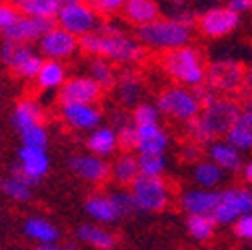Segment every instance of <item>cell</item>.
I'll list each match as a JSON object with an SVG mask.
<instances>
[{
	"label": "cell",
	"mask_w": 252,
	"mask_h": 250,
	"mask_svg": "<svg viewBox=\"0 0 252 250\" xmlns=\"http://www.w3.org/2000/svg\"><path fill=\"white\" fill-rule=\"evenodd\" d=\"M216 202H218V192L214 188L188 190L180 198V206L188 214H212Z\"/></svg>",
	"instance_id": "24"
},
{
	"label": "cell",
	"mask_w": 252,
	"mask_h": 250,
	"mask_svg": "<svg viewBox=\"0 0 252 250\" xmlns=\"http://www.w3.org/2000/svg\"><path fill=\"white\" fill-rule=\"evenodd\" d=\"M84 210L96 224H112V222L120 220V214H118L110 194H98V192L90 194L84 202Z\"/></svg>",
	"instance_id": "21"
},
{
	"label": "cell",
	"mask_w": 252,
	"mask_h": 250,
	"mask_svg": "<svg viewBox=\"0 0 252 250\" xmlns=\"http://www.w3.org/2000/svg\"><path fill=\"white\" fill-rule=\"evenodd\" d=\"M162 70L176 82H180L188 88H196V86L204 84L206 64L202 60V54L194 46L186 44V46L164 52Z\"/></svg>",
	"instance_id": "4"
},
{
	"label": "cell",
	"mask_w": 252,
	"mask_h": 250,
	"mask_svg": "<svg viewBox=\"0 0 252 250\" xmlns=\"http://www.w3.org/2000/svg\"><path fill=\"white\" fill-rule=\"evenodd\" d=\"M160 114L174 118L178 122H190L200 112V102L194 96V90L188 86H170L160 92L158 100H156Z\"/></svg>",
	"instance_id": "6"
},
{
	"label": "cell",
	"mask_w": 252,
	"mask_h": 250,
	"mask_svg": "<svg viewBox=\"0 0 252 250\" xmlns=\"http://www.w3.org/2000/svg\"><path fill=\"white\" fill-rule=\"evenodd\" d=\"M160 110L156 104H150V102H138L134 108H132V122L134 124H154L160 120Z\"/></svg>",
	"instance_id": "38"
},
{
	"label": "cell",
	"mask_w": 252,
	"mask_h": 250,
	"mask_svg": "<svg viewBox=\"0 0 252 250\" xmlns=\"http://www.w3.org/2000/svg\"><path fill=\"white\" fill-rule=\"evenodd\" d=\"M68 168L80 180L90 184H102L110 178V164L106 158H100L96 154H74L68 158Z\"/></svg>",
	"instance_id": "16"
},
{
	"label": "cell",
	"mask_w": 252,
	"mask_h": 250,
	"mask_svg": "<svg viewBox=\"0 0 252 250\" xmlns=\"http://www.w3.org/2000/svg\"><path fill=\"white\" fill-rule=\"evenodd\" d=\"M54 24L64 28L66 32L74 34L76 38H80L98 28L100 14L86 2H74V4L60 6V10L54 18Z\"/></svg>",
	"instance_id": "9"
},
{
	"label": "cell",
	"mask_w": 252,
	"mask_h": 250,
	"mask_svg": "<svg viewBox=\"0 0 252 250\" xmlns=\"http://www.w3.org/2000/svg\"><path fill=\"white\" fill-rule=\"evenodd\" d=\"M224 170L212 160H198L194 166V182L200 188H216L222 182Z\"/></svg>",
	"instance_id": "34"
},
{
	"label": "cell",
	"mask_w": 252,
	"mask_h": 250,
	"mask_svg": "<svg viewBox=\"0 0 252 250\" xmlns=\"http://www.w3.org/2000/svg\"><path fill=\"white\" fill-rule=\"evenodd\" d=\"M6 2L12 4L18 10V14L34 16V18L54 20L60 10L58 0H6Z\"/></svg>",
	"instance_id": "29"
},
{
	"label": "cell",
	"mask_w": 252,
	"mask_h": 250,
	"mask_svg": "<svg viewBox=\"0 0 252 250\" xmlns=\"http://www.w3.org/2000/svg\"><path fill=\"white\" fill-rule=\"evenodd\" d=\"M208 156L214 164H218L222 170L236 172L242 168V156L240 150H236L230 142L226 140H212L208 148Z\"/></svg>",
	"instance_id": "26"
},
{
	"label": "cell",
	"mask_w": 252,
	"mask_h": 250,
	"mask_svg": "<svg viewBox=\"0 0 252 250\" xmlns=\"http://www.w3.org/2000/svg\"><path fill=\"white\" fill-rule=\"evenodd\" d=\"M138 174H140L138 158H136V154H132V152H122L118 158L110 164V178H114V182L120 184V186L130 184Z\"/></svg>",
	"instance_id": "31"
},
{
	"label": "cell",
	"mask_w": 252,
	"mask_h": 250,
	"mask_svg": "<svg viewBox=\"0 0 252 250\" xmlns=\"http://www.w3.org/2000/svg\"><path fill=\"white\" fill-rule=\"evenodd\" d=\"M242 88H246V92L252 96V64L244 70V84H242Z\"/></svg>",
	"instance_id": "46"
},
{
	"label": "cell",
	"mask_w": 252,
	"mask_h": 250,
	"mask_svg": "<svg viewBox=\"0 0 252 250\" xmlns=\"http://www.w3.org/2000/svg\"><path fill=\"white\" fill-rule=\"evenodd\" d=\"M86 148L90 154H96L100 158H108L118 148V138L116 130L112 126H98L92 128L86 136Z\"/></svg>",
	"instance_id": "22"
},
{
	"label": "cell",
	"mask_w": 252,
	"mask_h": 250,
	"mask_svg": "<svg viewBox=\"0 0 252 250\" xmlns=\"http://www.w3.org/2000/svg\"><path fill=\"white\" fill-rule=\"evenodd\" d=\"M52 26H54V20L18 14L16 20L2 32V38L22 42V44H36Z\"/></svg>",
	"instance_id": "14"
},
{
	"label": "cell",
	"mask_w": 252,
	"mask_h": 250,
	"mask_svg": "<svg viewBox=\"0 0 252 250\" xmlns=\"http://www.w3.org/2000/svg\"><path fill=\"white\" fill-rule=\"evenodd\" d=\"M252 212V190L244 186H232L218 192V202L212 210L216 224H232L242 214Z\"/></svg>",
	"instance_id": "10"
},
{
	"label": "cell",
	"mask_w": 252,
	"mask_h": 250,
	"mask_svg": "<svg viewBox=\"0 0 252 250\" xmlns=\"http://www.w3.org/2000/svg\"><path fill=\"white\" fill-rule=\"evenodd\" d=\"M238 110H240V104H236L232 98L216 96L212 102H208L200 108L196 118L186 122L190 138L196 144H210L212 140L226 136Z\"/></svg>",
	"instance_id": "2"
},
{
	"label": "cell",
	"mask_w": 252,
	"mask_h": 250,
	"mask_svg": "<svg viewBox=\"0 0 252 250\" xmlns=\"http://www.w3.org/2000/svg\"><path fill=\"white\" fill-rule=\"evenodd\" d=\"M110 198H112V202H114L120 218L132 216L134 212H138V208H136V204L132 200L130 190H114V192H110Z\"/></svg>",
	"instance_id": "39"
},
{
	"label": "cell",
	"mask_w": 252,
	"mask_h": 250,
	"mask_svg": "<svg viewBox=\"0 0 252 250\" xmlns=\"http://www.w3.org/2000/svg\"><path fill=\"white\" fill-rule=\"evenodd\" d=\"M226 6L230 10H234L236 14H244V12L252 10V0H228Z\"/></svg>",
	"instance_id": "44"
},
{
	"label": "cell",
	"mask_w": 252,
	"mask_h": 250,
	"mask_svg": "<svg viewBox=\"0 0 252 250\" xmlns=\"http://www.w3.org/2000/svg\"><path fill=\"white\" fill-rule=\"evenodd\" d=\"M122 12L130 24L144 26L160 16V4L156 0H126Z\"/></svg>",
	"instance_id": "25"
},
{
	"label": "cell",
	"mask_w": 252,
	"mask_h": 250,
	"mask_svg": "<svg viewBox=\"0 0 252 250\" xmlns=\"http://www.w3.org/2000/svg\"><path fill=\"white\" fill-rule=\"evenodd\" d=\"M64 250H76V248H74V246H66Z\"/></svg>",
	"instance_id": "50"
},
{
	"label": "cell",
	"mask_w": 252,
	"mask_h": 250,
	"mask_svg": "<svg viewBox=\"0 0 252 250\" xmlns=\"http://www.w3.org/2000/svg\"><path fill=\"white\" fill-rule=\"evenodd\" d=\"M22 232L26 238L34 240L36 244L58 242L60 238V230L56 228V224H52L48 218H42V216H28L22 224Z\"/></svg>",
	"instance_id": "27"
},
{
	"label": "cell",
	"mask_w": 252,
	"mask_h": 250,
	"mask_svg": "<svg viewBox=\"0 0 252 250\" xmlns=\"http://www.w3.org/2000/svg\"><path fill=\"white\" fill-rule=\"evenodd\" d=\"M138 170L144 176H162L166 168V156L164 152H138Z\"/></svg>",
	"instance_id": "36"
},
{
	"label": "cell",
	"mask_w": 252,
	"mask_h": 250,
	"mask_svg": "<svg viewBox=\"0 0 252 250\" xmlns=\"http://www.w3.org/2000/svg\"><path fill=\"white\" fill-rule=\"evenodd\" d=\"M78 240L96 248V250H112L116 246V236L112 232H108L106 228H102L100 224L92 222V224H82L78 228Z\"/></svg>",
	"instance_id": "30"
},
{
	"label": "cell",
	"mask_w": 252,
	"mask_h": 250,
	"mask_svg": "<svg viewBox=\"0 0 252 250\" xmlns=\"http://www.w3.org/2000/svg\"><path fill=\"white\" fill-rule=\"evenodd\" d=\"M88 76L102 90L114 88V82H116V70L112 66V62H108L106 58H100V56H92L90 64H88Z\"/></svg>",
	"instance_id": "32"
},
{
	"label": "cell",
	"mask_w": 252,
	"mask_h": 250,
	"mask_svg": "<svg viewBox=\"0 0 252 250\" xmlns=\"http://www.w3.org/2000/svg\"><path fill=\"white\" fill-rule=\"evenodd\" d=\"M124 4H126V0H92V2H90V6L94 10H96L98 14H104V16L122 12Z\"/></svg>",
	"instance_id": "41"
},
{
	"label": "cell",
	"mask_w": 252,
	"mask_h": 250,
	"mask_svg": "<svg viewBox=\"0 0 252 250\" xmlns=\"http://www.w3.org/2000/svg\"><path fill=\"white\" fill-rule=\"evenodd\" d=\"M114 90L116 96L120 100L122 106H130L134 108L144 94V80L142 76L132 70V68H124L116 74V82H114Z\"/></svg>",
	"instance_id": "17"
},
{
	"label": "cell",
	"mask_w": 252,
	"mask_h": 250,
	"mask_svg": "<svg viewBox=\"0 0 252 250\" xmlns=\"http://www.w3.org/2000/svg\"><path fill=\"white\" fill-rule=\"evenodd\" d=\"M242 174H244V180H246L248 184H252V160H250L248 164H244V168H242Z\"/></svg>",
	"instance_id": "48"
},
{
	"label": "cell",
	"mask_w": 252,
	"mask_h": 250,
	"mask_svg": "<svg viewBox=\"0 0 252 250\" xmlns=\"http://www.w3.org/2000/svg\"><path fill=\"white\" fill-rule=\"evenodd\" d=\"M74 2H82V0H58L60 6H66V4H74Z\"/></svg>",
	"instance_id": "49"
},
{
	"label": "cell",
	"mask_w": 252,
	"mask_h": 250,
	"mask_svg": "<svg viewBox=\"0 0 252 250\" xmlns=\"http://www.w3.org/2000/svg\"><path fill=\"white\" fill-rule=\"evenodd\" d=\"M20 134V142L22 146H30V148H48V130L44 126V122L34 124V126H28L26 130L18 132Z\"/></svg>",
	"instance_id": "37"
},
{
	"label": "cell",
	"mask_w": 252,
	"mask_h": 250,
	"mask_svg": "<svg viewBox=\"0 0 252 250\" xmlns=\"http://www.w3.org/2000/svg\"><path fill=\"white\" fill-rule=\"evenodd\" d=\"M134 36L144 48L166 52V50H174V48L190 44L194 30H192V24H186L174 16H168V18L158 16L144 26H136Z\"/></svg>",
	"instance_id": "3"
},
{
	"label": "cell",
	"mask_w": 252,
	"mask_h": 250,
	"mask_svg": "<svg viewBox=\"0 0 252 250\" xmlns=\"http://www.w3.org/2000/svg\"><path fill=\"white\" fill-rule=\"evenodd\" d=\"M32 250H64V248L56 242H42V244H36Z\"/></svg>",
	"instance_id": "47"
},
{
	"label": "cell",
	"mask_w": 252,
	"mask_h": 250,
	"mask_svg": "<svg viewBox=\"0 0 252 250\" xmlns=\"http://www.w3.org/2000/svg\"><path fill=\"white\" fill-rule=\"evenodd\" d=\"M42 118H44V108H42V104L38 100H34V98H22L10 110V126L16 132H22L28 126L40 124Z\"/></svg>",
	"instance_id": "19"
},
{
	"label": "cell",
	"mask_w": 252,
	"mask_h": 250,
	"mask_svg": "<svg viewBox=\"0 0 252 250\" xmlns=\"http://www.w3.org/2000/svg\"><path fill=\"white\" fill-rule=\"evenodd\" d=\"M0 190L12 202H28L32 198V186H28L26 182H22L18 176L10 172L0 178Z\"/></svg>",
	"instance_id": "33"
},
{
	"label": "cell",
	"mask_w": 252,
	"mask_h": 250,
	"mask_svg": "<svg viewBox=\"0 0 252 250\" xmlns=\"http://www.w3.org/2000/svg\"><path fill=\"white\" fill-rule=\"evenodd\" d=\"M42 56L38 54V52H34L32 56H30L24 64L14 72V76L16 78H20V80H34L36 78V74H38V70H40V66H42Z\"/></svg>",
	"instance_id": "40"
},
{
	"label": "cell",
	"mask_w": 252,
	"mask_h": 250,
	"mask_svg": "<svg viewBox=\"0 0 252 250\" xmlns=\"http://www.w3.org/2000/svg\"><path fill=\"white\" fill-rule=\"evenodd\" d=\"M204 84L216 94H234L244 84V66L238 60H214L204 70Z\"/></svg>",
	"instance_id": "7"
},
{
	"label": "cell",
	"mask_w": 252,
	"mask_h": 250,
	"mask_svg": "<svg viewBox=\"0 0 252 250\" xmlns=\"http://www.w3.org/2000/svg\"><path fill=\"white\" fill-rule=\"evenodd\" d=\"M224 138L240 152L252 150V102H246L244 106H240L232 126L228 128Z\"/></svg>",
	"instance_id": "18"
},
{
	"label": "cell",
	"mask_w": 252,
	"mask_h": 250,
	"mask_svg": "<svg viewBox=\"0 0 252 250\" xmlns=\"http://www.w3.org/2000/svg\"><path fill=\"white\" fill-rule=\"evenodd\" d=\"M184 158H188V160H194V162H198V160H200V148H198L196 144H190V146H186V148H184Z\"/></svg>",
	"instance_id": "45"
},
{
	"label": "cell",
	"mask_w": 252,
	"mask_h": 250,
	"mask_svg": "<svg viewBox=\"0 0 252 250\" xmlns=\"http://www.w3.org/2000/svg\"><path fill=\"white\" fill-rule=\"evenodd\" d=\"M250 242H252V240H250Z\"/></svg>",
	"instance_id": "53"
},
{
	"label": "cell",
	"mask_w": 252,
	"mask_h": 250,
	"mask_svg": "<svg viewBox=\"0 0 252 250\" xmlns=\"http://www.w3.org/2000/svg\"><path fill=\"white\" fill-rule=\"evenodd\" d=\"M168 148V134L158 122L136 124V152H164Z\"/></svg>",
	"instance_id": "20"
},
{
	"label": "cell",
	"mask_w": 252,
	"mask_h": 250,
	"mask_svg": "<svg viewBox=\"0 0 252 250\" xmlns=\"http://www.w3.org/2000/svg\"><path fill=\"white\" fill-rule=\"evenodd\" d=\"M60 118L72 130L90 132L102 122V112L96 104L90 102H66L60 104Z\"/></svg>",
	"instance_id": "15"
},
{
	"label": "cell",
	"mask_w": 252,
	"mask_h": 250,
	"mask_svg": "<svg viewBox=\"0 0 252 250\" xmlns=\"http://www.w3.org/2000/svg\"><path fill=\"white\" fill-rule=\"evenodd\" d=\"M0 96H2V82H0Z\"/></svg>",
	"instance_id": "51"
},
{
	"label": "cell",
	"mask_w": 252,
	"mask_h": 250,
	"mask_svg": "<svg viewBox=\"0 0 252 250\" xmlns=\"http://www.w3.org/2000/svg\"><path fill=\"white\" fill-rule=\"evenodd\" d=\"M82 2H86V4H90V2H92V0H82Z\"/></svg>",
	"instance_id": "52"
},
{
	"label": "cell",
	"mask_w": 252,
	"mask_h": 250,
	"mask_svg": "<svg viewBox=\"0 0 252 250\" xmlns=\"http://www.w3.org/2000/svg\"><path fill=\"white\" fill-rule=\"evenodd\" d=\"M130 194L138 212H160L170 200V188L162 176L138 174L130 182Z\"/></svg>",
	"instance_id": "5"
},
{
	"label": "cell",
	"mask_w": 252,
	"mask_h": 250,
	"mask_svg": "<svg viewBox=\"0 0 252 250\" xmlns=\"http://www.w3.org/2000/svg\"><path fill=\"white\" fill-rule=\"evenodd\" d=\"M68 78L66 74V64L64 60H52V58H44L42 66L36 74V86L42 92H50V90H58L64 80Z\"/></svg>",
	"instance_id": "23"
},
{
	"label": "cell",
	"mask_w": 252,
	"mask_h": 250,
	"mask_svg": "<svg viewBox=\"0 0 252 250\" xmlns=\"http://www.w3.org/2000/svg\"><path fill=\"white\" fill-rule=\"evenodd\" d=\"M58 102L60 104H66V102H90V104H96L104 90L94 82L88 74H78V76H70L64 80L58 90Z\"/></svg>",
	"instance_id": "13"
},
{
	"label": "cell",
	"mask_w": 252,
	"mask_h": 250,
	"mask_svg": "<svg viewBox=\"0 0 252 250\" xmlns=\"http://www.w3.org/2000/svg\"><path fill=\"white\" fill-rule=\"evenodd\" d=\"M186 228L196 240H208L216 230V220L212 214H188Z\"/></svg>",
	"instance_id": "35"
},
{
	"label": "cell",
	"mask_w": 252,
	"mask_h": 250,
	"mask_svg": "<svg viewBox=\"0 0 252 250\" xmlns=\"http://www.w3.org/2000/svg\"><path fill=\"white\" fill-rule=\"evenodd\" d=\"M50 170V156L44 148L20 146L16 154V162L10 166V174L18 176L28 186H36Z\"/></svg>",
	"instance_id": "8"
},
{
	"label": "cell",
	"mask_w": 252,
	"mask_h": 250,
	"mask_svg": "<svg viewBox=\"0 0 252 250\" xmlns=\"http://www.w3.org/2000/svg\"><path fill=\"white\" fill-rule=\"evenodd\" d=\"M34 52L36 50L32 48V44H22V42L2 38V44H0V62L14 74Z\"/></svg>",
	"instance_id": "28"
},
{
	"label": "cell",
	"mask_w": 252,
	"mask_h": 250,
	"mask_svg": "<svg viewBox=\"0 0 252 250\" xmlns=\"http://www.w3.org/2000/svg\"><path fill=\"white\" fill-rule=\"evenodd\" d=\"M196 22H198V30L204 36L224 38L238 28L240 14H236L228 6H214V8H208L202 14H198Z\"/></svg>",
	"instance_id": "11"
},
{
	"label": "cell",
	"mask_w": 252,
	"mask_h": 250,
	"mask_svg": "<svg viewBox=\"0 0 252 250\" xmlns=\"http://www.w3.org/2000/svg\"><path fill=\"white\" fill-rule=\"evenodd\" d=\"M232 230L238 238H244V240H252V212H246L242 214L240 218L232 222Z\"/></svg>",
	"instance_id": "42"
},
{
	"label": "cell",
	"mask_w": 252,
	"mask_h": 250,
	"mask_svg": "<svg viewBox=\"0 0 252 250\" xmlns=\"http://www.w3.org/2000/svg\"><path fill=\"white\" fill-rule=\"evenodd\" d=\"M16 16H18V10L12 4H8L6 0H0V34L16 20Z\"/></svg>",
	"instance_id": "43"
},
{
	"label": "cell",
	"mask_w": 252,
	"mask_h": 250,
	"mask_svg": "<svg viewBox=\"0 0 252 250\" xmlns=\"http://www.w3.org/2000/svg\"><path fill=\"white\" fill-rule=\"evenodd\" d=\"M76 50H78V38L56 24L36 42V52L42 58H52V60H66Z\"/></svg>",
	"instance_id": "12"
},
{
	"label": "cell",
	"mask_w": 252,
	"mask_h": 250,
	"mask_svg": "<svg viewBox=\"0 0 252 250\" xmlns=\"http://www.w3.org/2000/svg\"><path fill=\"white\" fill-rule=\"evenodd\" d=\"M78 50L88 56L106 58L112 64L130 66L144 58L146 48L130 32L114 22H100L96 30L78 38Z\"/></svg>",
	"instance_id": "1"
}]
</instances>
